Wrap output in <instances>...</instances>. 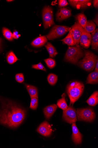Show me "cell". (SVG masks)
<instances>
[{
	"label": "cell",
	"instance_id": "7c38bea8",
	"mask_svg": "<svg viewBox=\"0 0 98 148\" xmlns=\"http://www.w3.org/2000/svg\"><path fill=\"white\" fill-rule=\"evenodd\" d=\"M91 43V34L84 30L79 40L80 46L84 48L88 49L90 47Z\"/></svg>",
	"mask_w": 98,
	"mask_h": 148
},
{
	"label": "cell",
	"instance_id": "603a6c76",
	"mask_svg": "<svg viewBox=\"0 0 98 148\" xmlns=\"http://www.w3.org/2000/svg\"><path fill=\"white\" fill-rule=\"evenodd\" d=\"M76 20L77 21L84 29L86 24L87 19L85 15L82 13H79L75 17Z\"/></svg>",
	"mask_w": 98,
	"mask_h": 148
},
{
	"label": "cell",
	"instance_id": "d590c367",
	"mask_svg": "<svg viewBox=\"0 0 98 148\" xmlns=\"http://www.w3.org/2000/svg\"><path fill=\"white\" fill-rule=\"evenodd\" d=\"M98 15L96 16V17H95V18L94 20H93L96 23V24L97 25V26H98Z\"/></svg>",
	"mask_w": 98,
	"mask_h": 148
},
{
	"label": "cell",
	"instance_id": "f546056e",
	"mask_svg": "<svg viewBox=\"0 0 98 148\" xmlns=\"http://www.w3.org/2000/svg\"><path fill=\"white\" fill-rule=\"evenodd\" d=\"M38 98H31V101L30 108L33 110H36L38 106Z\"/></svg>",
	"mask_w": 98,
	"mask_h": 148
},
{
	"label": "cell",
	"instance_id": "ffe728a7",
	"mask_svg": "<svg viewBox=\"0 0 98 148\" xmlns=\"http://www.w3.org/2000/svg\"><path fill=\"white\" fill-rule=\"evenodd\" d=\"M86 102L90 106H95L98 103V92H94L86 101Z\"/></svg>",
	"mask_w": 98,
	"mask_h": 148
},
{
	"label": "cell",
	"instance_id": "277c9868",
	"mask_svg": "<svg viewBox=\"0 0 98 148\" xmlns=\"http://www.w3.org/2000/svg\"><path fill=\"white\" fill-rule=\"evenodd\" d=\"M84 55V51L79 45L75 46H69L66 53L64 60L76 65L79 60L83 58Z\"/></svg>",
	"mask_w": 98,
	"mask_h": 148
},
{
	"label": "cell",
	"instance_id": "4fadbf2b",
	"mask_svg": "<svg viewBox=\"0 0 98 148\" xmlns=\"http://www.w3.org/2000/svg\"><path fill=\"white\" fill-rule=\"evenodd\" d=\"M71 16V10L69 8H60L57 14V19L59 21H61L68 18Z\"/></svg>",
	"mask_w": 98,
	"mask_h": 148
},
{
	"label": "cell",
	"instance_id": "e575fe53",
	"mask_svg": "<svg viewBox=\"0 0 98 148\" xmlns=\"http://www.w3.org/2000/svg\"><path fill=\"white\" fill-rule=\"evenodd\" d=\"M98 1L97 0H94L93 1V5L94 7L96 8H98Z\"/></svg>",
	"mask_w": 98,
	"mask_h": 148
},
{
	"label": "cell",
	"instance_id": "8d00e7d4",
	"mask_svg": "<svg viewBox=\"0 0 98 148\" xmlns=\"http://www.w3.org/2000/svg\"><path fill=\"white\" fill-rule=\"evenodd\" d=\"M95 71L98 72V60H97L95 66Z\"/></svg>",
	"mask_w": 98,
	"mask_h": 148
},
{
	"label": "cell",
	"instance_id": "9a60e30c",
	"mask_svg": "<svg viewBox=\"0 0 98 148\" xmlns=\"http://www.w3.org/2000/svg\"><path fill=\"white\" fill-rule=\"evenodd\" d=\"M57 105L53 104L46 107L43 110L46 118L49 119L54 114L57 109Z\"/></svg>",
	"mask_w": 98,
	"mask_h": 148
},
{
	"label": "cell",
	"instance_id": "e0dca14e",
	"mask_svg": "<svg viewBox=\"0 0 98 148\" xmlns=\"http://www.w3.org/2000/svg\"><path fill=\"white\" fill-rule=\"evenodd\" d=\"M91 46L93 49L97 51L98 50V29H96L91 34Z\"/></svg>",
	"mask_w": 98,
	"mask_h": 148
},
{
	"label": "cell",
	"instance_id": "d6a6232c",
	"mask_svg": "<svg viewBox=\"0 0 98 148\" xmlns=\"http://www.w3.org/2000/svg\"><path fill=\"white\" fill-rule=\"evenodd\" d=\"M68 3L66 0H59V8L64 7L67 6Z\"/></svg>",
	"mask_w": 98,
	"mask_h": 148
},
{
	"label": "cell",
	"instance_id": "484cf974",
	"mask_svg": "<svg viewBox=\"0 0 98 148\" xmlns=\"http://www.w3.org/2000/svg\"><path fill=\"white\" fill-rule=\"evenodd\" d=\"M7 59V62L10 64L14 63L18 60L14 53L12 51L10 52L8 54Z\"/></svg>",
	"mask_w": 98,
	"mask_h": 148
},
{
	"label": "cell",
	"instance_id": "d4e9b609",
	"mask_svg": "<svg viewBox=\"0 0 98 148\" xmlns=\"http://www.w3.org/2000/svg\"><path fill=\"white\" fill-rule=\"evenodd\" d=\"M57 105L59 108L63 110L67 108L68 106L66 101L65 95L64 93H63L62 95V98L58 101Z\"/></svg>",
	"mask_w": 98,
	"mask_h": 148
},
{
	"label": "cell",
	"instance_id": "ba28073f",
	"mask_svg": "<svg viewBox=\"0 0 98 148\" xmlns=\"http://www.w3.org/2000/svg\"><path fill=\"white\" fill-rule=\"evenodd\" d=\"M63 119L70 124L75 123L77 121L76 110L73 106H68L67 108L63 110Z\"/></svg>",
	"mask_w": 98,
	"mask_h": 148
},
{
	"label": "cell",
	"instance_id": "6da1fadb",
	"mask_svg": "<svg viewBox=\"0 0 98 148\" xmlns=\"http://www.w3.org/2000/svg\"><path fill=\"white\" fill-rule=\"evenodd\" d=\"M26 111L10 101L2 102L0 110V124L12 129L19 127L23 122Z\"/></svg>",
	"mask_w": 98,
	"mask_h": 148
},
{
	"label": "cell",
	"instance_id": "74e56055",
	"mask_svg": "<svg viewBox=\"0 0 98 148\" xmlns=\"http://www.w3.org/2000/svg\"><path fill=\"white\" fill-rule=\"evenodd\" d=\"M2 39L0 38V49H1V45Z\"/></svg>",
	"mask_w": 98,
	"mask_h": 148
},
{
	"label": "cell",
	"instance_id": "1f68e13d",
	"mask_svg": "<svg viewBox=\"0 0 98 148\" xmlns=\"http://www.w3.org/2000/svg\"><path fill=\"white\" fill-rule=\"evenodd\" d=\"M16 81L19 83H22L24 81V77L22 73H19L16 75Z\"/></svg>",
	"mask_w": 98,
	"mask_h": 148
},
{
	"label": "cell",
	"instance_id": "f1b7e54d",
	"mask_svg": "<svg viewBox=\"0 0 98 148\" xmlns=\"http://www.w3.org/2000/svg\"><path fill=\"white\" fill-rule=\"evenodd\" d=\"M44 61L46 63L47 66L50 69L53 68L56 65L55 60L51 58H49L45 59L44 60Z\"/></svg>",
	"mask_w": 98,
	"mask_h": 148
},
{
	"label": "cell",
	"instance_id": "8992f818",
	"mask_svg": "<svg viewBox=\"0 0 98 148\" xmlns=\"http://www.w3.org/2000/svg\"><path fill=\"white\" fill-rule=\"evenodd\" d=\"M78 120L91 122L95 118V115L93 110L91 108L78 109L76 111Z\"/></svg>",
	"mask_w": 98,
	"mask_h": 148
},
{
	"label": "cell",
	"instance_id": "f35d334b",
	"mask_svg": "<svg viewBox=\"0 0 98 148\" xmlns=\"http://www.w3.org/2000/svg\"><path fill=\"white\" fill-rule=\"evenodd\" d=\"M13 1H7V2H10Z\"/></svg>",
	"mask_w": 98,
	"mask_h": 148
},
{
	"label": "cell",
	"instance_id": "5bb4252c",
	"mask_svg": "<svg viewBox=\"0 0 98 148\" xmlns=\"http://www.w3.org/2000/svg\"><path fill=\"white\" fill-rule=\"evenodd\" d=\"M72 127L73 132L72 138L73 141L76 145L80 144L82 142V136L75 123H72Z\"/></svg>",
	"mask_w": 98,
	"mask_h": 148
},
{
	"label": "cell",
	"instance_id": "2e32d148",
	"mask_svg": "<svg viewBox=\"0 0 98 148\" xmlns=\"http://www.w3.org/2000/svg\"><path fill=\"white\" fill-rule=\"evenodd\" d=\"M47 41V39L46 36H41L34 40L31 44L34 47H39L44 46Z\"/></svg>",
	"mask_w": 98,
	"mask_h": 148
},
{
	"label": "cell",
	"instance_id": "52a82bcc",
	"mask_svg": "<svg viewBox=\"0 0 98 148\" xmlns=\"http://www.w3.org/2000/svg\"><path fill=\"white\" fill-rule=\"evenodd\" d=\"M43 18L45 29L55 24L53 21L52 9L49 6H45L43 10Z\"/></svg>",
	"mask_w": 98,
	"mask_h": 148
},
{
	"label": "cell",
	"instance_id": "8fae6325",
	"mask_svg": "<svg viewBox=\"0 0 98 148\" xmlns=\"http://www.w3.org/2000/svg\"><path fill=\"white\" fill-rule=\"evenodd\" d=\"M36 131L42 136L48 137L50 136L53 130L49 124L45 121L39 126Z\"/></svg>",
	"mask_w": 98,
	"mask_h": 148
},
{
	"label": "cell",
	"instance_id": "5b68a950",
	"mask_svg": "<svg viewBox=\"0 0 98 148\" xmlns=\"http://www.w3.org/2000/svg\"><path fill=\"white\" fill-rule=\"evenodd\" d=\"M71 29V27L66 26L54 25L46 36L49 40L54 39L63 36Z\"/></svg>",
	"mask_w": 98,
	"mask_h": 148
},
{
	"label": "cell",
	"instance_id": "4dcf8cb0",
	"mask_svg": "<svg viewBox=\"0 0 98 148\" xmlns=\"http://www.w3.org/2000/svg\"><path fill=\"white\" fill-rule=\"evenodd\" d=\"M32 69L38 70H41L46 71V69L45 67L41 62L36 64L33 65L32 66Z\"/></svg>",
	"mask_w": 98,
	"mask_h": 148
},
{
	"label": "cell",
	"instance_id": "d6986e66",
	"mask_svg": "<svg viewBox=\"0 0 98 148\" xmlns=\"http://www.w3.org/2000/svg\"><path fill=\"white\" fill-rule=\"evenodd\" d=\"M26 89L31 98H36L38 99V91L37 88L34 86L25 84Z\"/></svg>",
	"mask_w": 98,
	"mask_h": 148
},
{
	"label": "cell",
	"instance_id": "836d02e7",
	"mask_svg": "<svg viewBox=\"0 0 98 148\" xmlns=\"http://www.w3.org/2000/svg\"><path fill=\"white\" fill-rule=\"evenodd\" d=\"M12 36L13 38L16 39H18L19 37V35L17 32H14L12 34Z\"/></svg>",
	"mask_w": 98,
	"mask_h": 148
},
{
	"label": "cell",
	"instance_id": "3957f363",
	"mask_svg": "<svg viewBox=\"0 0 98 148\" xmlns=\"http://www.w3.org/2000/svg\"><path fill=\"white\" fill-rule=\"evenodd\" d=\"M84 55L82 60H79L77 64L82 69L88 72L93 71L95 68L97 56L92 52L84 50Z\"/></svg>",
	"mask_w": 98,
	"mask_h": 148
},
{
	"label": "cell",
	"instance_id": "7a4b0ae2",
	"mask_svg": "<svg viewBox=\"0 0 98 148\" xmlns=\"http://www.w3.org/2000/svg\"><path fill=\"white\" fill-rule=\"evenodd\" d=\"M84 86L82 83L75 81L67 85L66 92L70 100L69 106H73L82 95Z\"/></svg>",
	"mask_w": 98,
	"mask_h": 148
},
{
	"label": "cell",
	"instance_id": "cb8c5ba5",
	"mask_svg": "<svg viewBox=\"0 0 98 148\" xmlns=\"http://www.w3.org/2000/svg\"><path fill=\"white\" fill-rule=\"evenodd\" d=\"M96 28L95 23L92 21H87L86 24L84 28V30L87 32L90 33L93 32Z\"/></svg>",
	"mask_w": 98,
	"mask_h": 148
},
{
	"label": "cell",
	"instance_id": "4316f807",
	"mask_svg": "<svg viewBox=\"0 0 98 148\" xmlns=\"http://www.w3.org/2000/svg\"><path fill=\"white\" fill-rule=\"evenodd\" d=\"M47 79L49 84L51 85L54 86L57 82L58 76L55 74L51 73L48 75Z\"/></svg>",
	"mask_w": 98,
	"mask_h": 148
},
{
	"label": "cell",
	"instance_id": "7402d4cb",
	"mask_svg": "<svg viewBox=\"0 0 98 148\" xmlns=\"http://www.w3.org/2000/svg\"><path fill=\"white\" fill-rule=\"evenodd\" d=\"M45 46L49 54L50 57L54 58L58 54L56 49L51 43L47 42Z\"/></svg>",
	"mask_w": 98,
	"mask_h": 148
},
{
	"label": "cell",
	"instance_id": "30bf717a",
	"mask_svg": "<svg viewBox=\"0 0 98 148\" xmlns=\"http://www.w3.org/2000/svg\"><path fill=\"white\" fill-rule=\"evenodd\" d=\"M68 1L70 5L77 9H87L91 5V1L89 0H69Z\"/></svg>",
	"mask_w": 98,
	"mask_h": 148
},
{
	"label": "cell",
	"instance_id": "ac0fdd59",
	"mask_svg": "<svg viewBox=\"0 0 98 148\" xmlns=\"http://www.w3.org/2000/svg\"><path fill=\"white\" fill-rule=\"evenodd\" d=\"M98 83V72L94 71L88 76L86 81L87 84H95Z\"/></svg>",
	"mask_w": 98,
	"mask_h": 148
},
{
	"label": "cell",
	"instance_id": "83f0119b",
	"mask_svg": "<svg viewBox=\"0 0 98 148\" xmlns=\"http://www.w3.org/2000/svg\"><path fill=\"white\" fill-rule=\"evenodd\" d=\"M3 33L4 37L9 41H12L13 40L12 36V34L11 32L8 29L3 28Z\"/></svg>",
	"mask_w": 98,
	"mask_h": 148
},
{
	"label": "cell",
	"instance_id": "9c48e42d",
	"mask_svg": "<svg viewBox=\"0 0 98 148\" xmlns=\"http://www.w3.org/2000/svg\"><path fill=\"white\" fill-rule=\"evenodd\" d=\"M71 28V29L69 31L72 34L76 45H78L84 29L78 22H76Z\"/></svg>",
	"mask_w": 98,
	"mask_h": 148
},
{
	"label": "cell",
	"instance_id": "44dd1931",
	"mask_svg": "<svg viewBox=\"0 0 98 148\" xmlns=\"http://www.w3.org/2000/svg\"><path fill=\"white\" fill-rule=\"evenodd\" d=\"M61 41L69 46H74L76 45L72 34L70 31L67 36Z\"/></svg>",
	"mask_w": 98,
	"mask_h": 148
}]
</instances>
